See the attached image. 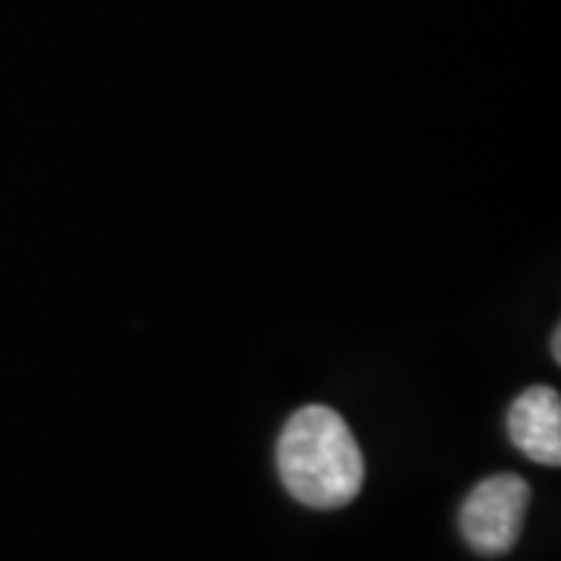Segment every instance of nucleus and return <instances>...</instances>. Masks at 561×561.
Listing matches in <instances>:
<instances>
[{
	"label": "nucleus",
	"mask_w": 561,
	"mask_h": 561,
	"mask_svg": "<svg viewBox=\"0 0 561 561\" xmlns=\"http://www.w3.org/2000/svg\"><path fill=\"white\" fill-rule=\"evenodd\" d=\"M278 474L287 493L302 505L341 508L359 496L365 459L334 409L306 405L280 431Z\"/></svg>",
	"instance_id": "obj_1"
},
{
	"label": "nucleus",
	"mask_w": 561,
	"mask_h": 561,
	"mask_svg": "<svg viewBox=\"0 0 561 561\" xmlns=\"http://www.w3.org/2000/svg\"><path fill=\"white\" fill-rule=\"evenodd\" d=\"M530 486L518 474H496L481 481L461 505V534L481 556H505L524 527Z\"/></svg>",
	"instance_id": "obj_2"
},
{
	"label": "nucleus",
	"mask_w": 561,
	"mask_h": 561,
	"mask_svg": "<svg viewBox=\"0 0 561 561\" xmlns=\"http://www.w3.org/2000/svg\"><path fill=\"white\" fill-rule=\"evenodd\" d=\"M508 434L527 459L561 461V397L556 387H530L508 409Z\"/></svg>",
	"instance_id": "obj_3"
},
{
	"label": "nucleus",
	"mask_w": 561,
	"mask_h": 561,
	"mask_svg": "<svg viewBox=\"0 0 561 561\" xmlns=\"http://www.w3.org/2000/svg\"><path fill=\"white\" fill-rule=\"evenodd\" d=\"M552 356H556V362L561 359V331H556V334H552Z\"/></svg>",
	"instance_id": "obj_4"
}]
</instances>
